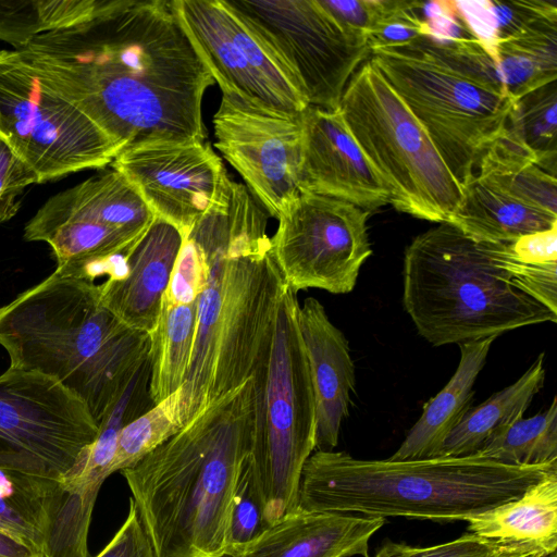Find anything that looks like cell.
Masks as SVG:
<instances>
[{
    "instance_id": "6da1fadb",
    "label": "cell",
    "mask_w": 557,
    "mask_h": 557,
    "mask_svg": "<svg viewBox=\"0 0 557 557\" xmlns=\"http://www.w3.org/2000/svg\"><path fill=\"white\" fill-rule=\"evenodd\" d=\"M51 90L121 150L156 141H205L201 103L214 81L165 0H102L74 26L17 50Z\"/></svg>"
},
{
    "instance_id": "7a4b0ae2",
    "label": "cell",
    "mask_w": 557,
    "mask_h": 557,
    "mask_svg": "<svg viewBox=\"0 0 557 557\" xmlns=\"http://www.w3.org/2000/svg\"><path fill=\"white\" fill-rule=\"evenodd\" d=\"M268 215L225 171L209 209L185 236L202 251L208 278L181 387L184 426L250 380L271 342L285 283L273 257Z\"/></svg>"
},
{
    "instance_id": "3957f363",
    "label": "cell",
    "mask_w": 557,
    "mask_h": 557,
    "mask_svg": "<svg viewBox=\"0 0 557 557\" xmlns=\"http://www.w3.org/2000/svg\"><path fill=\"white\" fill-rule=\"evenodd\" d=\"M253 381L121 471L154 557H226L233 495L251 453Z\"/></svg>"
},
{
    "instance_id": "277c9868",
    "label": "cell",
    "mask_w": 557,
    "mask_h": 557,
    "mask_svg": "<svg viewBox=\"0 0 557 557\" xmlns=\"http://www.w3.org/2000/svg\"><path fill=\"white\" fill-rule=\"evenodd\" d=\"M0 346L11 368L57 380L99 425L148 359L150 337L104 307L99 285L53 272L0 307Z\"/></svg>"
},
{
    "instance_id": "5b68a950",
    "label": "cell",
    "mask_w": 557,
    "mask_h": 557,
    "mask_svg": "<svg viewBox=\"0 0 557 557\" xmlns=\"http://www.w3.org/2000/svg\"><path fill=\"white\" fill-rule=\"evenodd\" d=\"M557 460L510 466L480 455L364 460L317 450L307 459L298 508L362 517L463 520L520 497Z\"/></svg>"
},
{
    "instance_id": "8992f818",
    "label": "cell",
    "mask_w": 557,
    "mask_h": 557,
    "mask_svg": "<svg viewBox=\"0 0 557 557\" xmlns=\"http://www.w3.org/2000/svg\"><path fill=\"white\" fill-rule=\"evenodd\" d=\"M403 304L433 346L497 337L557 322V314L511 285L484 244L450 223L418 235L406 248Z\"/></svg>"
},
{
    "instance_id": "52a82bcc",
    "label": "cell",
    "mask_w": 557,
    "mask_h": 557,
    "mask_svg": "<svg viewBox=\"0 0 557 557\" xmlns=\"http://www.w3.org/2000/svg\"><path fill=\"white\" fill-rule=\"evenodd\" d=\"M376 66L430 136L461 186L506 129L515 100L505 87L472 73L450 48L424 38L371 50Z\"/></svg>"
},
{
    "instance_id": "ba28073f",
    "label": "cell",
    "mask_w": 557,
    "mask_h": 557,
    "mask_svg": "<svg viewBox=\"0 0 557 557\" xmlns=\"http://www.w3.org/2000/svg\"><path fill=\"white\" fill-rule=\"evenodd\" d=\"M298 309L297 294L285 285L271 342L251 377L250 455L270 524L298 509L302 468L315 449V398Z\"/></svg>"
},
{
    "instance_id": "9c48e42d",
    "label": "cell",
    "mask_w": 557,
    "mask_h": 557,
    "mask_svg": "<svg viewBox=\"0 0 557 557\" xmlns=\"http://www.w3.org/2000/svg\"><path fill=\"white\" fill-rule=\"evenodd\" d=\"M339 110L391 189V205L418 219L448 223L462 188L424 127L370 59L350 77Z\"/></svg>"
},
{
    "instance_id": "30bf717a",
    "label": "cell",
    "mask_w": 557,
    "mask_h": 557,
    "mask_svg": "<svg viewBox=\"0 0 557 557\" xmlns=\"http://www.w3.org/2000/svg\"><path fill=\"white\" fill-rule=\"evenodd\" d=\"M309 106L336 110L371 54L318 0H223Z\"/></svg>"
},
{
    "instance_id": "8fae6325",
    "label": "cell",
    "mask_w": 557,
    "mask_h": 557,
    "mask_svg": "<svg viewBox=\"0 0 557 557\" xmlns=\"http://www.w3.org/2000/svg\"><path fill=\"white\" fill-rule=\"evenodd\" d=\"M0 139L38 184L112 163L121 148L89 117L44 84L13 49H0Z\"/></svg>"
},
{
    "instance_id": "7c38bea8",
    "label": "cell",
    "mask_w": 557,
    "mask_h": 557,
    "mask_svg": "<svg viewBox=\"0 0 557 557\" xmlns=\"http://www.w3.org/2000/svg\"><path fill=\"white\" fill-rule=\"evenodd\" d=\"M98 432L86 404L57 380L11 367L0 374V466L60 480Z\"/></svg>"
},
{
    "instance_id": "4fadbf2b",
    "label": "cell",
    "mask_w": 557,
    "mask_h": 557,
    "mask_svg": "<svg viewBox=\"0 0 557 557\" xmlns=\"http://www.w3.org/2000/svg\"><path fill=\"white\" fill-rule=\"evenodd\" d=\"M369 215L344 200L299 193L277 218L271 237L285 285L296 294L308 288L350 293L372 253Z\"/></svg>"
},
{
    "instance_id": "5bb4252c",
    "label": "cell",
    "mask_w": 557,
    "mask_h": 557,
    "mask_svg": "<svg viewBox=\"0 0 557 557\" xmlns=\"http://www.w3.org/2000/svg\"><path fill=\"white\" fill-rule=\"evenodd\" d=\"M173 7L223 95L292 116L309 106L223 0H173Z\"/></svg>"
},
{
    "instance_id": "9a60e30c",
    "label": "cell",
    "mask_w": 557,
    "mask_h": 557,
    "mask_svg": "<svg viewBox=\"0 0 557 557\" xmlns=\"http://www.w3.org/2000/svg\"><path fill=\"white\" fill-rule=\"evenodd\" d=\"M213 126L215 147L268 214L277 219L300 193V115L263 110L223 95Z\"/></svg>"
},
{
    "instance_id": "2e32d148",
    "label": "cell",
    "mask_w": 557,
    "mask_h": 557,
    "mask_svg": "<svg viewBox=\"0 0 557 557\" xmlns=\"http://www.w3.org/2000/svg\"><path fill=\"white\" fill-rule=\"evenodd\" d=\"M111 164L183 238L209 209L226 171L210 145L196 140L131 145Z\"/></svg>"
},
{
    "instance_id": "e0dca14e",
    "label": "cell",
    "mask_w": 557,
    "mask_h": 557,
    "mask_svg": "<svg viewBox=\"0 0 557 557\" xmlns=\"http://www.w3.org/2000/svg\"><path fill=\"white\" fill-rule=\"evenodd\" d=\"M300 123V193L344 200L368 212L392 203L391 189L363 153L339 108L308 106Z\"/></svg>"
},
{
    "instance_id": "ac0fdd59",
    "label": "cell",
    "mask_w": 557,
    "mask_h": 557,
    "mask_svg": "<svg viewBox=\"0 0 557 557\" xmlns=\"http://www.w3.org/2000/svg\"><path fill=\"white\" fill-rule=\"evenodd\" d=\"M298 326L315 398V449L333 450L355 391V364L348 341L313 297L299 305Z\"/></svg>"
},
{
    "instance_id": "d6986e66",
    "label": "cell",
    "mask_w": 557,
    "mask_h": 557,
    "mask_svg": "<svg viewBox=\"0 0 557 557\" xmlns=\"http://www.w3.org/2000/svg\"><path fill=\"white\" fill-rule=\"evenodd\" d=\"M182 243L183 235L174 225L156 218L127 253L123 275L99 285L104 307L125 325L149 334L157 324Z\"/></svg>"
},
{
    "instance_id": "ffe728a7",
    "label": "cell",
    "mask_w": 557,
    "mask_h": 557,
    "mask_svg": "<svg viewBox=\"0 0 557 557\" xmlns=\"http://www.w3.org/2000/svg\"><path fill=\"white\" fill-rule=\"evenodd\" d=\"M384 518L314 512L298 508L228 557H368Z\"/></svg>"
},
{
    "instance_id": "44dd1931",
    "label": "cell",
    "mask_w": 557,
    "mask_h": 557,
    "mask_svg": "<svg viewBox=\"0 0 557 557\" xmlns=\"http://www.w3.org/2000/svg\"><path fill=\"white\" fill-rule=\"evenodd\" d=\"M144 235L74 218L30 219L24 228L25 240L45 242L51 247L57 261L54 273L89 282L104 274L117 277L127 253Z\"/></svg>"
},
{
    "instance_id": "7402d4cb",
    "label": "cell",
    "mask_w": 557,
    "mask_h": 557,
    "mask_svg": "<svg viewBox=\"0 0 557 557\" xmlns=\"http://www.w3.org/2000/svg\"><path fill=\"white\" fill-rule=\"evenodd\" d=\"M74 218L146 233L156 216L136 189L113 168L50 197L32 218Z\"/></svg>"
},
{
    "instance_id": "603a6c76",
    "label": "cell",
    "mask_w": 557,
    "mask_h": 557,
    "mask_svg": "<svg viewBox=\"0 0 557 557\" xmlns=\"http://www.w3.org/2000/svg\"><path fill=\"white\" fill-rule=\"evenodd\" d=\"M495 337L459 345L458 367L443 389L423 407L418 421L409 430L391 460L435 458L466 412L472 407L473 385L483 369Z\"/></svg>"
},
{
    "instance_id": "cb8c5ba5",
    "label": "cell",
    "mask_w": 557,
    "mask_h": 557,
    "mask_svg": "<svg viewBox=\"0 0 557 557\" xmlns=\"http://www.w3.org/2000/svg\"><path fill=\"white\" fill-rule=\"evenodd\" d=\"M469 533L498 544L527 545L540 554L557 548V470L520 497L466 520Z\"/></svg>"
},
{
    "instance_id": "d4e9b609",
    "label": "cell",
    "mask_w": 557,
    "mask_h": 557,
    "mask_svg": "<svg viewBox=\"0 0 557 557\" xmlns=\"http://www.w3.org/2000/svg\"><path fill=\"white\" fill-rule=\"evenodd\" d=\"M448 223L475 242L511 243L557 225V214L517 200L475 175L462 187Z\"/></svg>"
},
{
    "instance_id": "484cf974",
    "label": "cell",
    "mask_w": 557,
    "mask_h": 557,
    "mask_svg": "<svg viewBox=\"0 0 557 557\" xmlns=\"http://www.w3.org/2000/svg\"><path fill=\"white\" fill-rule=\"evenodd\" d=\"M544 380L542 352L515 383L479 406H472L449 433L436 457L475 455L494 433L523 417Z\"/></svg>"
},
{
    "instance_id": "4316f807",
    "label": "cell",
    "mask_w": 557,
    "mask_h": 557,
    "mask_svg": "<svg viewBox=\"0 0 557 557\" xmlns=\"http://www.w3.org/2000/svg\"><path fill=\"white\" fill-rule=\"evenodd\" d=\"M482 182L527 205L557 214L556 176L542 169L507 129L478 163Z\"/></svg>"
},
{
    "instance_id": "83f0119b",
    "label": "cell",
    "mask_w": 557,
    "mask_h": 557,
    "mask_svg": "<svg viewBox=\"0 0 557 557\" xmlns=\"http://www.w3.org/2000/svg\"><path fill=\"white\" fill-rule=\"evenodd\" d=\"M197 304L162 297L157 324L149 333L148 392L153 405L178 391L185 381L196 332Z\"/></svg>"
},
{
    "instance_id": "f1b7e54d",
    "label": "cell",
    "mask_w": 557,
    "mask_h": 557,
    "mask_svg": "<svg viewBox=\"0 0 557 557\" xmlns=\"http://www.w3.org/2000/svg\"><path fill=\"white\" fill-rule=\"evenodd\" d=\"M149 379L148 357L115 406L99 424L95 441L84 449L72 469L60 479L63 486L82 491L100 490L104 480L112 474L111 468L121 430L153 406L148 392Z\"/></svg>"
},
{
    "instance_id": "f546056e",
    "label": "cell",
    "mask_w": 557,
    "mask_h": 557,
    "mask_svg": "<svg viewBox=\"0 0 557 557\" xmlns=\"http://www.w3.org/2000/svg\"><path fill=\"white\" fill-rule=\"evenodd\" d=\"M59 480L0 466V532L44 554Z\"/></svg>"
},
{
    "instance_id": "4dcf8cb0",
    "label": "cell",
    "mask_w": 557,
    "mask_h": 557,
    "mask_svg": "<svg viewBox=\"0 0 557 557\" xmlns=\"http://www.w3.org/2000/svg\"><path fill=\"white\" fill-rule=\"evenodd\" d=\"M495 64L509 96L517 100L557 78V17L544 18L500 40Z\"/></svg>"
},
{
    "instance_id": "1f68e13d",
    "label": "cell",
    "mask_w": 557,
    "mask_h": 557,
    "mask_svg": "<svg viewBox=\"0 0 557 557\" xmlns=\"http://www.w3.org/2000/svg\"><path fill=\"white\" fill-rule=\"evenodd\" d=\"M471 35L495 63L498 41L512 37L534 23L557 17V2L546 0L455 1Z\"/></svg>"
},
{
    "instance_id": "d6a6232c",
    "label": "cell",
    "mask_w": 557,
    "mask_h": 557,
    "mask_svg": "<svg viewBox=\"0 0 557 557\" xmlns=\"http://www.w3.org/2000/svg\"><path fill=\"white\" fill-rule=\"evenodd\" d=\"M102 0H0V40L15 50L35 37L90 17Z\"/></svg>"
},
{
    "instance_id": "836d02e7",
    "label": "cell",
    "mask_w": 557,
    "mask_h": 557,
    "mask_svg": "<svg viewBox=\"0 0 557 557\" xmlns=\"http://www.w3.org/2000/svg\"><path fill=\"white\" fill-rule=\"evenodd\" d=\"M510 466L557 460V398L543 412L520 418L494 433L475 454Z\"/></svg>"
},
{
    "instance_id": "e575fe53",
    "label": "cell",
    "mask_w": 557,
    "mask_h": 557,
    "mask_svg": "<svg viewBox=\"0 0 557 557\" xmlns=\"http://www.w3.org/2000/svg\"><path fill=\"white\" fill-rule=\"evenodd\" d=\"M507 129L532 154L542 169L556 176V81L515 100Z\"/></svg>"
},
{
    "instance_id": "d590c367",
    "label": "cell",
    "mask_w": 557,
    "mask_h": 557,
    "mask_svg": "<svg viewBox=\"0 0 557 557\" xmlns=\"http://www.w3.org/2000/svg\"><path fill=\"white\" fill-rule=\"evenodd\" d=\"M181 388L128 422L120 432L111 471H122L184 428L180 414Z\"/></svg>"
},
{
    "instance_id": "8d00e7d4",
    "label": "cell",
    "mask_w": 557,
    "mask_h": 557,
    "mask_svg": "<svg viewBox=\"0 0 557 557\" xmlns=\"http://www.w3.org/2000/svg\"><path fill=\"white\" fill-rule=\"evenodd\" d=\"M98 492L67 488L60 483L42 557H89L87 537Z\"/></svg>"
},
{
    "instance_id": "74e56055",
    "label": "cell",
    "mask_w": 557,
    "mask_h": 557,
    "mask_svg": "<svg viewBox=\"0 0 557 557\" xmlns=\"http://www.w3.org/2000/svg\"><path fill=\"white\" fill-rule=\"evenodd\" d=\"M270 525L249 454L242 463L233 495L226 557L259 537Z\"/></svg>"
},
{
    "instance_id": "f35d334b",
    "label": "cell",
    "mask_w": 557,
    "mask_h": 557,
    "mask_svg": "<svg viewBox=\"0 0 557 557\" xmlns=\"http://www.w3.org/2000/svg\"><path fill=\"white\" fill-rule=\"evenodd\" d=\"M483 244L491 261L513 287L557 314V261L520 260L510 253L506 243Z\"/></svg>"
},
{
    "instance_id": "ab89813d",
    "label": "cell",
    "mask_w": 557,
    "mask_h": 557,
    "mask_svg": "<svg viewBox=\"0 0 557 557\" xmlns=\"http://www.w3.org/2000/svg\"><path fill=\"white\" fill-rule=\"evenodd\" d=\"M417 5L418 1L388 0L385 13L367 36L370 51L408 46L425 37L426 25Z\"/></svg>"
},
{
    "instance_id": "60d3db41",
    "label": "cell",
    "mask_w": 557,
    "mask_h": 557,
    "mask_svg": "<svg viewBox=\"0 0 557 557\" xmlns=\"http://www.w3.org/2000/svg\"><path fill=\"white\" fill-rule=\"evenodd\" d=\"M207 278L208 265L202 251L193 239L184 237L164 295L177 302H196Z\"/></svg>"
},
{
    "instance_id": "b9f144b4",
    "label": "cell",
    "mask_w": 557,
    "mask_h": 557,
    "mask_svg": "<svg viewBox=\"0 0 557 557\" xmlns=\"http://www.w3.org/2000/svg\"><path fill=\"white\" fill-rule=\"evenodd\" d=\"M502 545L468 532L449 542L425 547L386 541L372 557H490Z\"/></svg>"
},
{
    "instance_id": "7bdbcfd3",
    "label": "cell",
    "mask_w": 557,
    "mask_h": 557,
    "mask_svg": "<svg viewBox=\"0 0 557 557\" xmlns=\"http://www.w3.org/2000/svg\"><path fill=\"white\" fill-rule=\"evenodd\" d=\"M32 184H38L36 173L0 139V223L17 213L18 197Z\"/></svg>"
},
{
    "instance_id": "ee69618b",
    "label": "cell",
    "mask_w": 557,
    "mask_h": 557,
    "mask_svg": "<svg viewBox=\"0 0 557 557\" xmlns=\"http://www.w3.org/2000/svg\"><path fill=\"white\" fill-rule=\"evenodd\" d=\"M341 24L363 35L374 28L385 13L388 0H318Z\"/></svg>"
},
{
    "instance_id": "f6af8a7d",
    "label": "cell",
    "mask_w": 557,
    "mask_h": 557,
    "mask_svg": "<svg viewBox=\"0 0 557 557\" xmlns=\"http://www.w3.org/2000/svg\"><path fill=\"white\" fill-rule=\"evenodd\" d=\"M96 557H154L132 498L124 523Z\"/></svg>"
},
{
    "instance_id": "bcb514c9",
    "label": "cell",
    "mask_w": 557,
    "mask_h": 557,
    "mask_svg": "<svg viewBox=\"0 0 557 557\" xmlns=\"http://www.w3.org/2000/svg\"><path fill=\"white\" fill-rule=\"evenodd\" d=\"M510 253L520 260L557 261V225L506 243Z\"/></svg>"
},
{
    "instance_id": "7dc6e473",
    "label": "cell",
    "mask_w": 557,
    "mask_h": 557,
    "mask_svg": "<svg viewBox=\"0 0 557 557\" xmlns=\"http://www.w3.org/2000/svg\"><path fill=\"white\" fill-rule=\"evenodd\" d=\"M0 557H42L27 544L0 532Z\"/></svg>"
},
{
    "instance_id": "c3c4849f",
    "label": "cell",
    "mask_w": 557,
    "mask_h": 557,
    "mask_svg": "<svg viewBox=\"0 0 557 557\" xmlns=\"http://www.w3.org/2000/svg\"><path fill=\"white\" fill-rule=\"evenodd\" d=\"M536 554L532 548L521 544H503L490 557H528Z\"/></svg>"
},
{
    "instance_id": "681fc988",
    "label": "cell",
    "mask_w": 557,
    "mask_h": 557,
    "mask_svg": "<svg viewBox=\"0 0 557 557\" xmlns=\"http://www.w3.org/2000/svg\"><path fill=\"white\" fill-rule=\"evenodd\" d=\"M539 557H556V552L549 554H540Z\"/></svg>"
},
{
    "instance_id": "f907efd6",
    "label": "cell",
    "mask_w": 557,
    "mask_h": 557,
    "mask_svg": "<svg viewBox=\"0 0 557 557\" xmlns=\"http://www.w3.org/2000/svg\"><path fill=\"white\" fill-rule=\"evenodd\" d=\"M539 555H540V554H532V555H530V556H528V557H539Z\"/></svg>"
}]
</instances>
